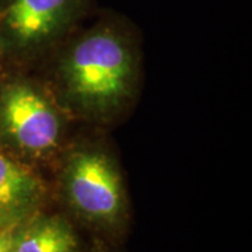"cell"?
I'll return each instance as SVG.
<instances>
[{"label": "cell", "instance_id": "obj_1", "mask_svg": "<svg viewBox=\"0 0 252 252\" xmlns=\"http://www.w3.org/2000/svg\"><path fill=\"white\" fill-rule=\"evenodd\" d=\"M133 56L112 28L91 31L74 45L63 64L69 94L77 105L105 112L129 95L133 83Z\"/></svg>", "mask_w": 252, "mask_h": 252}, {"label": "cell", "instance_id": "obj_2", "mask_svg": "<svg viewBox=\"0 0 252 252\" xmlns=\"http://www.w3.org/2000/svg\"><path fill=\"white\" fill-rule=\"evenodd\" d=\"M0 121L10 140L30 154L52 150L61 136V121L56 111L27 84H13L3 91Z\"/></svg>", "mask_w": 252, "mask_h": 252}, {"label": "cell", "instance_id": "obj_3", "mask_svg": "<svg viewBox=\"0 0 252 252\" xmlns=\"http://www.w3.org/2000/svg\"><path fill=\"white\" fill-rule=\"evenodd\" d=\"M69 198L77 210L95 220H112L122 207V187L109 158L98 152H77L64 170Z\"/></svg>", "mask_w": 252, "mask_h": 252}, {"label": "cell", "instance_id": "obj_4", "mask_svg": "<svg viewBox=\"0 0 252 252\" xmlns=\"http://www.w3.org/2000/svg\"><path fill=\"white\" fill-rule=\"evenodd\" d=\"M86 0H3L0 23L11 41L20 46H35L69 27Z\"/></svg>", "mask_w": 252, "mask_h": 252}, {"label": "cell", "instance_id": "obj_5", "mask_svg": "<svg viewBox=\"0 0 252 252\" xmlns=\"http://www.w3.org/2000/svg\"><path fill=\"white\" fill-rule=\"evenodd\" d=\"M41 193V182L28 167L0 149V224L24 216Z\"/></svg>", "mask_w": 252, "mask_h": 252}, {"label": "cell", "instance_id": "obj_6", "mask_svg": "<svg viewBox=\"0 0 252 252\" xmlns=\"http://www.w3.org/2000/svg\"><path fill=\"white\" fill-rule=\"evenodd\" d=\"M70 225L59 217H42L14 235L13 252H76Z\"/></svg>", "mask_w": 252, "mask_h": 252}, {"label": "cell", "instance_id": "obj_7", "mask_svg": "<svg viewBox=\"0 0 252 252\" xmlns=\"http://www.w3.org/2000/svg\"><path fill=\"white\" fill-rule=\"evenodd\" d=\"M14 234L7 227L0 224V252H13Z\"/></svg>", "mask_w": 252, "mask_h": 252}]
</instances>
